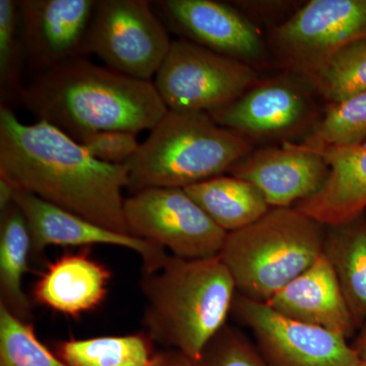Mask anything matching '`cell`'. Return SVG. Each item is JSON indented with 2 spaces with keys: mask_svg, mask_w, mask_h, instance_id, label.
<instances>
[{
  "mask_svg": "<svg viewBox=\"0 0 366 366\" xmlns=\"http://www.w3.org/2000/svg\"><path fill=\"white\" fill-rule=\"evenodd\" d=\"M152 366H197V365L187 357L184 354L170 349V350L155 354Z\"/></svg>",
  "mask_w": 366,
  "mask_h": 366,
  "instance_id": "f1b7e54d",
  "label": "cell"
},
{
  "mask_svg": "<svg viewBox=\"0 0 366 366\" xmlns=\"http://www.w3.org/2000/svg\"><path fill=\"white\" fill-rule=\"evenodd\" d=\"M366 142V93L330 103L303 146L317 152Z\"/></svg>",
  "mask_w": 366,
  "mask_h": 366,
  "instance_id": "cb8c5ba5",
  "label": "cell"
},
{
  "mask_svg": "<svg viewBox=\"0 0 366 366\" xmlns=\"http://www.w3.org/2000/svg\"><path fill=\"white\" fill-rule=\"evenodd\" d=\"M183 189L227 233L257 222L272 209L252 183L232 175H220Z\"/></svg>",
  "mask_w": 366,
  "mask_h": 366,
  "instance_id": "ffe728a7",
  "label": "cell"
},
{
  "mask_svg": "<svg viewBox=\"0 0 366 366\" xmlns=\"http://www.w3.org/2000/svg\"><path fill=\"white\" fill-rule=\"evenodd\" d=\"M255 79L247 62L179 39L171 43L153 83L168 110L211 113L239 98Z\"/></svg>",
  "mask_w": 366,
  "mask_h": 366,
  "instance_id": "8992f818",
  "label": "cell"
},
{
  "mask_svg": "<svg viewBox=\"0 0 366 366\" xmlns=\"http://www.w3.org/2000/svg\"><path fill=\"white\" fill-rule=\"evenodd\" d=\"M252 150L249 137L217 124L209 113L168 110L125 163L127 189H187L229 172Z\"/></svg>",
  "mask_w": 366,
  "mask_h": 366,
  "instance_id": "277c9868",
  "label": "cell"
},
{
  "mask_svg": "<svg viewBox=\"0 0 366 366\" xmlns=\"http://www.w3.org/2000/svg\"><path fill=\"white\" fill-rule=\"evenodd\" d=\"M150 338L144 333L59 342L56 355L69 366H152Z\"/></svg>",
  "mask_w": 366,
  "mask_h": 366,
  "instance_id": "7402d4cb",
  "label": "cell"
},
{
  "mask_svg": "<svg viewBox=\"0 0 366 366\" xmlns=\"http://www.w3.org/2000/svg\"><path fill=\"white\" fill-rule=\"evenodd\" d=\"M171 43L167 26L147 0L96 2L86 49L105 66L144 81L155 78Z\"/></svg>",
  "mask_w": 366,
  "mask_h": 366,
  "instance_id": "52a82bcc",
  "label": "cell"
},
{
  "mask_svg": "<svg viewBox=\"0 0 366 366\" xmlns=\"http://www.w3.org/2000/svg\"><path fill=\"white\" fill-rule=\"evenodd\" d=\"M166 26L185 40L244 61L262 52L257 28L237 9L214 0H163L154 2Z\"/></svg>",
  "mask_w": 366,
  "mask_h": 366,
  "instance_id": "5bb4252c",
  "label": "cell"
},
{
  "mask_svg": "<svg viewBox=\"0 0 366 366\" xmlns=\"http://www.w3.org/2000/svg\"><path fill=\"white\" fill-rule=\"evenodd\" d=\"M360 329V332L356 336L352 346L360 355L361 360H366V322Z\"/></svg>",
  "mask_w": 366,
  "mask_h": 366,
  "instance_id": "4dcf8cb0",
  "label": "cell"
},
{
  "mask_svg": "<svg viewBox=\"0 0 366 366\" xmlns=\"http://www.w3.org/2000/svg\"><path fill=\"white\" fill-rule=\"evenodd\" d=\"M324 254L358 329L366 322V214L327 227Z\"/></svg>",
  "mask_w": 366,
  "mask_h": 366,
  "instance_id": "d6986e66",
  "label": "cell"
},
{
  "mask_svg": "<svg viewBox=\"0 0 366 366\" xmlns=\"http://www.w3.org/2000/svg\"><path fill=\"white\" fill-rule=\"evenodd\" d=\"M0 366H69L39 340L31 322L0 303Z\"/></svg>",
  "mask_w": 366,
  "mask_h": 366,
  "instance_id": "d4e9b609",
  "label": "cell"
},
{
  "mask_svg": "<svg viewBox=\"0 0 366 366\" xmlns=\"http://www.w3.org/2000/svg\"><path fill=\"white\" fill-rule=\"evenodd\" d=\"M31 252L30 229L23 212L13 203L0 217V303L25 322L32 317V305L23 288Z\"/></svg>",
  "mask_w": 366,
  "mask_h": 366,
  "instance_id": "44dd1931",
  "label": "cell"
},
{
  "mask_svg": "<svg viewBox=\"0 0 366 366\" xmlns=\"http://www.w3.org/2000/svg\"><path fill=\"white\" fill-rule=\"evenodd\" d=\"M14 203L23 212L28 223L34 254H42L49 245H112L139 254L143 261V273L160 268L170 254L161 245L102 227L26 190L14 189Z\"/></svg>",
  "mask_w": 366,
  "mask_h": 366,
  "instance_id": "7c38bea8",
  "label": "cell"
},
{
  "mask_svg": "<svg viewBox=\"0 0 366 366\" xmlns=\"http://www.w3.org/2000/svg\"><path fill=\"white\" fill-rule=\"evenodd\" d=\"M14 187L4 178H0V212L14 203Z\"/></svg>",
  "mask_w": 366,
  "mask_h": 366,
  "instance_id": "f546056e",
  "label": "cell"
},
{
  "mask_svg": "<svg viewBox=\"0 0 366 366\" xmlns=\"http://www.w3.org/2000/svg\"><path fill=\"white\" fill-rule=\"evenodd\" d=\"M79 143L94 158L114 165L129 162L141 146L136 134L122 131L94 132Z\"/></svg>",
  "mask_w": 366,
  "mask_h": 366,
  "instance_id": "83f0119b",
  "label": "cell"
},
{
  "mask_svg": "<svg viewBox=\"0 0 366 366\" xmlns=\"http://www.w3.org/2000/svg\"><path fill=\"white\" fill-rule=\"evenodd\" d=\"M139 284L146 302L144 333L197 365L227 325L237 295L220 255L185 259L169 254L160 268L143 273Z\"/></svg>",
  "mask_w": 366,
  "mask_h": 366,
  "instance_id": "3957f363",
  "label": "cell"
},
{
  "mask_svg": "<svg viewBox=\"0 0 366 366\" xmlns=\"http://www.w3.org/2000/svg\"><path fill=\"white\" fill-rule=\"evenodd\" d=\"M266 305L289 319L322 327L347 339L357 330L333 267L325 254Z\"/></svg>",
  "mask_w": 366,
  "mask_h": 366,
  "instance_id": "2e32d148",
  "label": "cell"
},
{
  "mask_svg": "<svg viewBox=\"0 0 366 366\" xmlns=\"http://www.w3.org/2000/svg\"><path fill=\"white\" fill-rule=\"evenodd\" d=\"M307 96L284 81L252 86L230 104L209 113L217 124L249 137L289 136L307 122Z\"/></svg>",
  "mask_w": 366,
  "mask_h": 366,
  "instance_id": "9a60e30c",
  "label": "cell"
},
{
  "mask_svg": "<svg viewBox=\"0 0 366 366\" xmlns=\"http://www.w3.org/2000/svg\"><path fill=\"white\" fill-rule=\"evenodd\" d=\"M19 102L74 141L94 132L151 131L168 112L155 85L86 57L36 72Z\"/></svg>",
  "mask_w": 366,
  "mask_h": 366,
  "instance_id": "7a4b0ae2",
  "label": "cell"
},
{
  "mask_svg": "<svg viewBox=\"0 0 366 366\" xmlns=\"http://www.w3.org/2000/svg\"><path fill=\"white\" fill-rule=\"evenodd\" d=\"M197 366H272L239 330L226 325L204 349Z\"/></svg>",
  "mask_w": 366,
  "mask_h": 366,
  "instance_id": "4316f807",
  "label": "cell"
},
{
  "mask_svg": "<svg viewBox=\"0 0 366 366\" xmlns=\"http://www.w3.org/2000/svg\"><path fill=\"white\" fill-rule=\"evenodd\" d=\"M0 178L102 227L132 235L125 222L127 165L97 160L43 120L25 124L0 106Z\"/></svg>",
  "mask_w": 366,
  "mask_h": 366,
  "instance_id": "6da1fadb",
  "label": "cell"
},
{
  "mask_svg": "<svg viewBox=\"0 0 366 366\" xmlns=\"http://www.w3.org/2000/svg\"><path fill=\"white\" fill-rule=\"evenodd\" d=\"M96 0H21V41L36 72L88 56L86 41Z\"/></svg>",
  "mask_w": 366,
  "mask_h": 366,
  "instance_id": "8fae6325",
  "label": "cell"
},
{
  "mask_svg": "<svg viewBox=\"0 0 366 366\" xmlns=\"http://www.w3.org/2000/svg\"><path fill=\"white\" fill-rule=\"evenodd\" d=\"M326 226L291 208H272L228 233L220 257L237 295L267 303L324 254Z\"/></svg>",
  "mask_w": 366,
  "mask_h": 366,
  "instance_id": "5b68a950",
  "label": "cell"
},
{
  "mask_svg": "<svg viewBox=\"0 0 366 366\" xmlns=\"http://www.w3.org/2000/svg\"><path fill=\"white\" fill-rule=\"evenodd\" d=\"M26 61L21 37L18 1L0 0V97L1 105L19 102L21 71Z\"/></svg>",
  "mask_w": 366,
  "mask_h": 366,
  "instance_id": "484cf974",
  "label": "cell"
},
{
  "mask_svg": "<svg viewBox=\"0 0 366 366\" xmlns=\"http://www.w3.org/2000/svg\"><path fill=\"white\" fill-rule=\"evenodd\" d=\"M112 276V271L86 250L64 254L48 264L36 282L34 300L54 312L79 317L102 305Z\"/></svg>",
  "mask_w": 366,
  "mask_h": 366,
  "instance_id": "ac0fdd59",
  "label": "cell"
},
{
  "mask_svg": "<svg viewBox=\"0 0 366 366\" xmlns=\"http://www.w3.org/2000/svg\"><path fill=\"white\" fill-rule=\"evenodd\" d=\"M360 366H366V360L361 361Z\"/></svg>",
  "mask_w": 366,
  "mask_h": 366,
  "instance_id": "1f68e13d",
  "label": "cell"
},
{
  "mask_svg": "<svg viewBox=\"0 0 366 366\" xmlns=\"http://www.w3.org/2000/svg\"><path fill=\"white\" fill-rule=\"evenodd\" d=\"M124 217L132 235L185 259L218 257L228 234L183 189L157 187L132 194L125 199Z\"/></svg>",
  "mask_w": 366,
  "mask_h": 366,
  "instance_id": "ba28073f",
  "label": "cell"
},
{
  "mask_svg": "<svg viewBox=\"0 0 366 366\" xmlns=\"http://www.w3.org/2000/svg\"><path fill=\"white\" fill-rule=\"evenodd\" d=\"M305 78L330 103L366 93V39L342 48Z\"/></svg>",
  "mask_w": 366,
  "mask_h": 366,
  "instance_id": "603a6c76",
  "label": "cell"
},
{
  "mask_svg": "<svg viewBox=\"0 0 366 366\" xmlns=\"http://www.w3.org/2000/svg\"><path fill=\"white\" fill-rule=\"evenodd\" d=\"M273 38L284 59L307 76L342 48L366 39V0H312Z\"/></svg>",
  "mask_w": 366,
  "mask_h": 366,
  "instance_id": "30bf717a",
  "label": "cell"
},
{
  "mask_svg": "<svg viewBox=\"0 0 366 366\" xmlns=\"http://www.w3.org/2000/svg\"><path fill=\"white\" fill-rule=\"evenodd\" d=\"M329 167L326 182L314 196L295 206L330 227L366 212V142L320 152Z\"/></svg>",
  "mask_w": 366,
  "mask_h": 366,
  "instance_id": "e0dca14e",
  "label": "cell"
},
{
  "mask_svg": "<svg viewBox=\"0 0 366 366\" xmlns=\"http://www.w3.org/2000/svg\"><path fill=\"white\" fill-rule=\"evenodd\" d=\"M229 173L252 183L271 208H291L319 192L329 167L320 152L285 143L252 152Z\"/></svg>",
  "mask_w": 366,
  "mask_h": 366,
  "instance_id": "4fadbf2b",
  "label": "cell"
},
{
  "mask_svg": "<svg viewBox=\"0 0 366 366\" xmlns=\"http://www.w3.org/2000/svg\"><path fill=\"white\" fill-rule=\"evenodd\" d=\"M231 314L249 330L272 366H360L362 361L346 337L289 319L266 303L236 295Z\"/></svg>",
  "mask_w": 366,
  "mask_h": 366,
  "instance_id": "9c48e42d",
  "label": "cell"
}]
</instances>
